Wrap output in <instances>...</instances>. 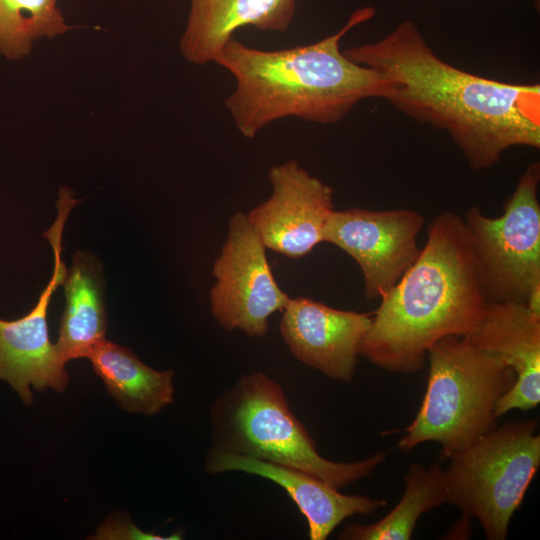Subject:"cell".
I'll return each mask as SVG.
<instances>
[{
	"label": "cell",
	"instance_id": "obj_9",
	"mask_svg": "<svg viewBox=\"0 0 540 540\" xmlns=\"http://www.w3.org/2000/svg\"><path fill=\"white\" fill-rule=\"evenodd\" d=\"M80 200L62 187L57 200V217L43 234L54 253V270L37 304L16 320L0 319V379L6 381L27 405L33 401L31 387L38 391L63 392L69 382L65 363L48 335L47 312L55 290L62 285L67 268L62 261V234L72 208Z\"/></svg>",
	"mask_w": 540,
	"mask_h": 540
},
{
	"label": "cell",
	"instance_id": "obj_19",
	"mask_svg": "<svg viewBox=\"0 0 540 540\" xmlns=\"http://www.w3.org/2000/svg\"><path fill=\"white\" fill-rule=\"evenodd\" d=\"M57 1L0 0V54L7 60H21L40 39H54L73 29Z\"/></svg>",
	"mask_w": 540,
	"mask_h": 540
},
{
	"label": "cell",
	"instance_id": "obj_21",
	"mask_svg": "<svg viewBox=\"0 0 540 540\" xmlns=\"http://www.w3.org/2000/svg\"><path fill=\"white\" fill-rule=\"evenodd\" d=\"M413 1H425V0H413Z\"/></svg>",
	"mask_w": 540,
	"mask_h": 540
},
{
	"label": "cell",
	"instance_id": "obj_11",
	"mask_svg": "<svg viewBox=\"0 0 540 540\" xmlns=\"http://www.w3.org/2000/svg\"><path fill=\"white\" fill-rule=\"evenodd\" d=\"M271 196L246 214L267 249L292 259L323 242L333 189L290 160L271 167Z\"/></svg>",
	"mask_w": 540,
	"mask_h": 540
},
{
	"label": "cell",
	"instance_id": "obj_16",
	"mask_svg": "<svg viewBox=\"0 0 540 540\" xmlns=\"http://www.w3.org/2000/svg\"><path fill=\"white\" fill-rule=\"evenodd\" d=\"M103 278L95 256L84 251L74 254L62 283L66 304L54 343L65 364L87 358L91 349L105 339L108 325Z\"/></svg>",
	"mask_w": 540,
	"mask_h": 540
},
{
	"label": "cell",
	"instance_id": "obj_6",
	"mask_svg": "<svg viewBox=\"0 0 540 540\" xmlns=\"http://www.w3.org/2000/svg\"><path fill=\"white\" fill-rule=\"evenodd\" d=\"M537 420L509 421L449 458L446 503L476 518L487 539L505 540L540 466Z\"/></svg>",
	"mask_w": 540,
	"mask_h": 540
},
{
	"label": "cell",
	"instance_id": "obj_5",
	"mask_svg": "<svg viewBox=\"0 0 540 540\" xmlns=\"http://www.w3.org/2000/svg\"><path fill=\"white\" fill-rule=\"evenodd\" d=\"M425 395L414 420L401 429L397 447L408 453L436 442L446 458L497 427L495 409L515 382L513 370L464 337L446 336L428 350Z\"/></svg>",
	"mask_w": 540,
	"mask_h": 540
},
{
	"label": "cell",
	"instance_id": "obj_4",
	"mask_svg": "<svg viewBox=\"0 0 540 540\" xmlns=\"http://www.w3.org/2000/svg\"><path fill=\"white\" fill-rule=\"evenodd\" d=\"M210 416L211 449L294 468L336 489L369 476L387 456L382 451L355 462L324 458L280 384L263 372L241 376L214 401Z\"/></svg>",
	"mask_w": 540,
	"mask_h": 540
},
{
	"label": "cell",
	"instance_id": "obj_1",
	"mask_svg": "<svg viewBox=\"0 0 540 540\" xmlns=\"http://www.w3.org/2000/svg\"><path fill=\"white\" fill-rule=\"evenodd\" d=\"M386 77L385 99L406 116L445 130L474 170L515 146L540 147V85L463 71L437 56L412 20L382 39L342 51Z\"/></svg>",
	"mask_w": 540,
	"mask_h": 540
},
{
	"label": "cell",
	"instance_id": "obj_3",
	"mask_svg": "<svg viewBox=\"0 0 540 540\" xmlns=\"http://www.w3.org/2000/svg\"><path fill=\"white\" fill-rule=\"evenodd\" d=\"M380 300L359 354L387 372H417L435 342L470 333L488 301L463 218L438 214L418 258Z\"/></svg>",
	"mask_w": 540,
	"mask_h": 540
},
{
	"label": "cell",
	"instance_id": "obj_10",
	"mask_svg": "<svg viewBox=\"0 0 540 540\" xmlns=\"http://www.w3.org/2000/svg\"><path fill=\"white\" fill-rule=\"evenodd\" d=\"M424 217L412 209L333 210L323 242L347 253L359 266L368 299L382 298L418 258Z\"/></svg>",
	"mask_w": 540,
	"mask_h": 540
},
{
	"label": "cell",
	"instance_id": "obj_7",
	"mask_svg": "<svg viewBox=\"0 0 540 540\" xmlns=\"http://www.w3.org/2000/svg\"><path fill=\"white\" fill-rule=\"evenodd\" d=\"M540 165L521 174L502 215L471 206L463 218L487 301L526 304L540 314Z\"/></svg>",
	"mask_w": 540,
	"mask_h": 540
},
{
	"label": "cell",
	"instance_id": "obj_20",
	"mask_svg": "<svg viewBox=\"0 0 540 540\" xmlns=\"http://www.w3.org/2000/svg\"><path fill=\"white\" fill-rule=\"evenodd\" d=\"M98 540H175L181 539L182 533L175 532L169 537L145 532L137 527L124 514H113L104 521L91 537Z\"/></svg>",
	"mask_w": 540,
	"mask_h": 540
},
{
	"label": "cell",
	"instance_id": "obj_18",
	"mask_svg": "<svg viewBox=\"0 0 540 540\" xmlns=\"http://www.w3.org/2000/svg\"><path fill=\"white\" fill-rule=\"evenodd\" d=\"M405 492L399 503L380 521L370 525L349 524L342 540H409L420 516L446 503L444 469L425 468L414 462L404 476Z\"/></svg>",
	"mask_w": 540,
	"mask_h": 540
},
{
	"label": "cell",
	"instance_id": "obj_13",
	"mask_svg": "<svg viewBox=\"0 0 540 540\" xmlns=\"http://www.w3.org/2000/svg\"><path fill=\"white\" fill-rule=\"evenodd\" d=\"M463 337L478 350L502 360L515 374L513 386L496 406L497 417L539 404L540 314L526 304L488 301L476 327Z\"/></svg>",
	"mask_w": 540,
	"mask_h": 540
},
{
	"label": "cell",
	"instance_id": "obj_17",
	"mask_svg": "<svg viewBox=\"0 0 540 540\" xmlns=\"http://www.w3.org/2000/svg\"><path fill=\"white\" fill-rule=\"evenodd\" d=\"M87 358L119 408L153 416L173 402V370H155L127 347L106 338Z\"/></svg>",
	"mask_w": 540,
	"mask_h": 540
},
{
	"label": "cell",
	"instance_id": "obj_15",
	"mask_svg": "<svg viewBox=\"0 0 540 540\" xmlns=\"http://www.w3.org/2000/svg\"><path fill=\"white\" fill-rule=\"evenodd\" d=\"M295 12L296 0H190L179 49L188 62L204 65L238 29L286 32Z\"/></svg>",
	"mask_w": 540,
	"mask_h": 540
},
{
	"label": "cell",
	"instance_id": "obj_2",
	"mask_svg": "<svg viewBox=\"0 0 540 540\" xmlns=\"http://www.w3.org/2000/svg\"><path fill=\"white\" fill-rule=\"evenodd\" d=\"M375 13L370 6L359 8L337 33L288 49L266 51L229 39L214 62L235 78L225 104L240 133L254 138L285 117L335 124L361 100L385 99L388 79L348 59L339 47L347 32Z\"/></svg>",
	"mask_w": 540,
	"mask_h": 540
},
{
	"label": "cell",
	"instance_id": "obj_14",
	"mask_svg": "<svg viewBox=\"0 0 540 540\" xmlns=\"http://www.w3.org/2000/svg\"><path fill=\"white\" fill-rule=\"evenodd\" d=\"M205 469L209 474L233 471L253 474L281 486L306 518L311 540H325L346 518L369 515L386 506L383 499L342 494L303 471L243 455L210 449Z\"/></svg>",
	"mask_w": 540,
	"mask_h": 540
},
{
	"label": "cell",
	"instance_id": "obj_12",
	"mask_svg": "<svg viewBox=\"0 0 540 540\" xmlns=\"http://www.w3.org/2000/svg\"><path fill=\"white\" fill-rule=\"evenodd\" d=\"M282 311L279 329L293 356L328 378L350 382L372 313L340 310L304 297L291 298Z\"/></svg>",
	"mask_w": 540,
	"mask_h": 540
},
{
	"label": "cell",
	"instance_id": "obj_8",
	"mask_svg": "<svg viewBox=\"0 0 540 540\" xmlns=\"http://www.w3.org/2000/svg\"><path fill=\"white\" fill-rule=\"evenodd\" d=\"M266 249L246 214L235 213L213 265L210 291L212 315L228 331L264 337L269 318L291 299L276 282Z\"/></svg>",
	"mask_w": 540,
	"mask_h": 540
}]
</instances>
